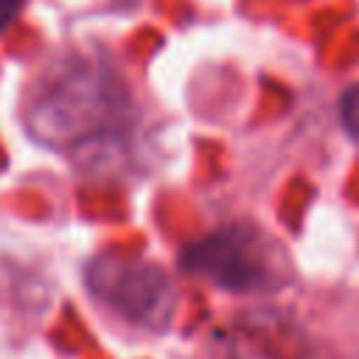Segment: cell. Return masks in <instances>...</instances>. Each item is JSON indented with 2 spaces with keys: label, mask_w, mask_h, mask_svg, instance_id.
Instances as JSON below:
<instances>
[{
  "label": "cell",
  "mask_w": 359,
  "mask_h": 359,
  "mask_svg": "<svg viewBox=\"0 0 359 359\" xmlns=\"http://www.w3.org/2000/svg\"><path fill=\"white\" fill-rule=\"evenodd\" d=\"M339 123L348 132V137L359 146V84H351L342 95H339Z\"/></svg>",
  "instance_id": "4"
},
{
  "label": "cell",
  "mask_w": 359,
  "mask_h": 359,
  "mask_svg": "<svg viewBox=\"0 0 359 359\" xmlns=\"http://www.w3.org/2000/svg\"><path fill=\"white\" fill-rule=\"evenodd\" d=\"M87 289L107 309L143 328H165L174 314L171 278L151 261L123 252H101L84 269Z\"/></svg>",
  "instance_id": "3"
},
{
  "label": "cell",
  "mask_w": 359,
  "mask_h": 359,
  "mask_svg": "<svg viewBox=\"0 0 359 359\" xmlns=\"http://www.w3.org/2000/svg\"><path fill=\"white\" fill-rule=\"evenodd\" d=\"M180 266L236 294L272 292L289 280L280 244L252 224H227L191 241L180 252Z\"/></svg>",
  "instance_id": "2"
},
{
  "label": "cell",
  "mask_w": 359,
  "mask_h": 359,
  "mask_svg": "<svg viewBox=\"0 0 359 359\" xmlns=\"http://www.w3.org/2000/svg\"><path fill=\"white\" fill-rule=\"evenodd\" d=\"M123 115V90L115 73L93 56H67L36 84L25 126L48 149H79L104 137Z\"/></svg>",
  "instance_id": "1"
},
{
  "label": "cell",
  "mask_w": 359,
  "mask_h": 359,
  "mask_svg": "<svg viewBox=\"0 0 359 359\" xmlns=\"http://www.w3.org/2000/svg\"><path fill=\"white\" fill-rule=\"evenodd\" d=\"M20 0H0V25H6L11 20V14L17 11Z\"/></svg>",
  "instance_id": "5"
}]
</instances>
